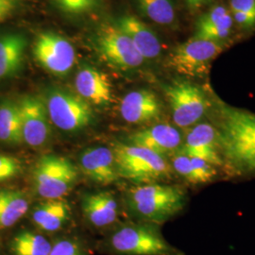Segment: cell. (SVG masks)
<instances>
[{
  "label": "cell",
  "mask_w": 255,
  "mask_h": 255,
  "mask_svg": "<svg viewBox=\"0 0 255 255\" xmlns=\"http://www.w3.org/2000/svg\"><path fill=\"white\" fill-rule=\"evenodd\" d=\"M207 119L217 129L222 168L230 176L255 175V114L233 107L212 93Z\"/></svg>",
  "instance_id": "obj_1"
},
{
  "label": "cell",
  "mask_w": 255,
  "mask_h": 255,
  "mask_svg": "<svg viewBox=\"0 0 255 255\" xmlns=\"http://www.w3.org/2000/svg\"><path fill=\"white\" fill-rule=\"evenodd\" d=\"M186 201L187 195L182 187L161 182L136 185L127 197L128 206L133 215L154 224L179 214Z\"/></svg>",
  "instance_id": "obj_2"
},
{
  "label": "cell",
  "mask_w": 255,
  "mask_h": 255,
  "mask_svg": "<svg viewBox=\"0 0 255 255\" xmlns=\"http://www.w3.org/2000/svg\"><path fill=\"white\" fill-rule=\"evenodd\" d=\"M112 150L119 177L137 185L157 183L171 177L173 169L166 158L146 148L116 143Z\"/></svg>",
  "instance_id": "obj_3"
},
{
  "label": "cell",
  "mask_w": 255,
  "mask_h": 255,
  "mask_svg": "<svg viewBox=\"0 0 255 255\" xmlns=\"http://www.w3.org/2000/svg\"><path fill=\"white\" fill-rule=\"evenodd\" d=\"M175 126L187 129L207 119L212 92L189 80H176L164 86Z\"/></svg>",
  "instance_id": "obj_4"
},
{
  "label": "cell",
  "mask_w": 255,
  "mask_h": 255,
  "mask_svg": "<svg viewBox=\"0 0 255 255\" xmlns=\"http://www.w3.org/2000/svg\"><path fill=\"white\" fill-rule=\"evenodd\" d=\"M110 246L121 255H183L171 246L154 223L129 224L115 232Z\"/></svg>",
  "instance_id": "obj_5"
},
{
  "label": "cell",
  "mask_w": 255,
  "mask_h": 255,
  "mask_svg": "<svg viewBox=\"0 0 255 255\" xmlns=\"http://www.w3.org/2000/svg\"><path fill=\"white\" fill-rule=\"evenodd\" d=\"M224 49V43L192 36L178 45L168 57L169 66L189 79H202L209 74L211 64Z\"/></svg>",
  "instance_id": "obj_6"
},
{
  "label": "cell",
  "mask_w": 255,
  "mask_h": 255,
  "mask_svg": "<svg viewBox=\"0 0 255 255\" xmlns=\"http://www.w3.org/2000/svg\"><path fill=\"white\" fill-rule=\"evenodd\" d=\"M33 182L39 196L46 200L61 199L77 182L78 169L67 158L42 156L33 169Z\"/></svg>",
  "instance_id": "obj_7"
},
{
  "label": "cell",
  "mask_w": 255,
  "mask_h": 255,
  "mask_svg": "<svg viewBox=\"0 0 255 255\" xmlns=\"http://www.w3.org/2000/svg\"><path fill=\"white\" fill-rule=\"evenodd\" d=\"M46 110L50 121L64 131H78L91 124L93 111L78 94L55 89L47 95Z\"/></svg>",
  "instance_id": "obj_8"
},
{
  "label": "cell",
  "mask_w": 255,
  "mask_h": 255,
  "mask_svg": "<svg viewBox=\"0 0 255 255\" xmlns=\"http://www.w3.org/2000/svg\"><path fill=\"white\" fill-rule=\"evenodd\" d=\"M96 45L101 57L119 69H134L145 62L130 39L118 26L109 24L101 26L97 34Z\"/></svg>",
  "instance_id": "obj_9"
},
{
  "label": "cell",
  "mask_w": 255,
  "mask_h": 255,
  "mask_svg": "<svg viewBox=\"0 0 255 255\" xmlns=\"http://www.w3.org/2000/svg\"><path fill=\"white\" fill-rule=\"evenodd\" d=\"M33 56L37 63L49 73L64 76L76 62L73 45L64 37L52 31L40 33L33 46Z\"/></svg>",
  "instance_id": "obj_10"
},
{
  "label": "cell",
  "mask_w": 255,
  "mask_h": 255,
  "mask_svg": "<svg viewBox=\"0 0 255 255\" xmlns=\"http://www.w3.org/2000/svg\"><path fill=\"white\" fill-rule=\"evenodd\" d=\"M127 141V144L144 147L165 158L181 150L183 134L176 126L158 123L130 133Z\"/></svg>",
  "instance_id": "obj_11"
},
{
  "label": "cell",
  "mask_w": 255,
  "mask_h": 255,
  "mask_svg": "<svg viewBox=\"0 0 255 255\" xmlns=\"http://www.w3.org/2000/svg\"><path fill=\"white\" fill-rule=\"evenodd\" d=\"M18 103L23 142L33 147L44 146L51 134L46 103L34 96H26Z\"/></svg>",
  "instance_id": "obj_12"
},
{
  "label": "cell",
  "mask_w": 255,
  "mask_h": 255,
  "mask_svg": "<svg viewBox=\"0 0 255 255\" xmlns=\"http://www.w3.org/2000/svg\"><path fill=\"white\" fill-rule=\"evenodd\" d=\"M180 152L205 160L219 168L223 167L217 129L207 119L186 129Z\"/></svg>",
  "instance_id": "obj_13"
},
{
  "label": "cell",
  "mask_w": 255,
  "mask_h": 255,
  "mask_svg": "<svg viewBox=\"0 0 255 255\" xmlns=\"http://www.w3.org/2000/svg\"><path fill=\"white\" fill-rule=\"evenodd\" d=\"M120 114L129 124L146 125L161 118L162 103L150 90H134L128 93L121 100Z\"/></svg>",
  "instance_id": "obj_14"
},
{
  "label": "cell",
  "mask_w": 255,
  "mask_h": 255,
  "mask_svg": "<svg viewBox=\"0 0 255 255\" xmlns=\"http://www.w3.org/2000/svg\"><path fill=\"white\" fill-rule=\"evenodd\" d=\"M80 164L82 173L97 183L107 185L119 179L115 156L108 147L85 149L80 157Z\"/></svg>",
  "instance_id": "obj_15"
},
{
  "label": "cell",
  "mask_w": 255,
  "mask_h": 255,
  "mask_svg": "<svg viewBox=\"0 0 255 255\" xmlns=\"http://www.w3.org/2000/svg\"><path fill=\"white\" fill-rule=\"evenodd\" d=\"M77 94L88 103L96 105L109 104L113 99L109 79L100 70L84 66L78 71L75 78Z\"/></svg>",
  "instance_id": "obj_16"
},
{
  "label": "cell",
  "mask_w": 255,
  "mask_h": 255,
  "mask_svg": "<svg viewBox=\"0 0 255 255\" xmlns=\"http://www.w3.org/2000/svg\"><path fill=\"white\" fill-rule=\"evenodd\" d=\"M117 26L127 34L145 61L153 60L161 55L162 44L159 37L136 16L124 15L119 18Z\"/></svg>",
  "instance_id": "obj_17"
},
{
  "label": "cell",
  "mask_w": 255,
  "mask_h": 255,
  "mask_svg": "<svg viewBox=\"0 0 255 255\" xmlns=\"http://www.w3.org/2000/svg\"><path fill=\"white\" fill-rule=\"evenodd\" d=\"M82 205L85 218L95 227L111 225L118 218V202L109 192L88 194L83 198Z\"/></svg>",
  "instance_id": "obj_18"
},
{
  "label": "cell",
  "mask_w": 255,
  "mask_h": 255,
  "mask_svg": "<svg viewBox=\"0 0 255 255\" xmlns=\"http://www.w3.org/2000/svg\"><path fill=\"white\" fill-rule=\"evenodd\" d=\"M69 204L61 199L46 200L32 212V220L38 228L46 233L57 232L70 219Z\"/></svg>",
  "instance_id": "obj_19"
},
{
  "label": "cell",
  "mask_w": 255,
  "mask_h": 255,
  "mask_svg": "<svg viewBox=\"0 0 255 255\" xmlns=\"http://www.w3.org/2000/svg\"><path fill=\"white\" fill-rule=\"evenodd\" d=\"M26 38L17 33L0 37V79L18 72L27 47Z\"/></svg>",
  "instance_id": "obj_20"
},
{
  "label": "cell",
  "mask_w": 255,
  "mask_h": 255,
  "mask_svg": "<svg viewBox=\"0 0 255 255\" xmlns=\"http://www.w3.org/2000/svg\"><path fill=\"white\" fill-rule=\"evenodd\" d=\"M27 197L18 190H0V229L11 227L28 210Z\"/></svg>",
  "instance_id": "obj_21"
},
{
  "label": "cell",
  "mask_w": 255,
  "mask_h": 255,
  "mask_svg": "<svg viewBox=\"0 0 255 255\" xmlns=\"http://www.w3.org/2000/svg\"><path fill=\"white\" fill-rule=\"evenodd\" d=\"M0 141L9 145L23 142L19 103L14 101L0 103Z\"/></svg>",
  "instance_id": "obj_22"
},
{
  "label": "cell",
  "mask_w": 255,
  "mask_h": 255,
  "mask_svg": "<svg viewBox=\"0 0 255 255\" xmlns=\"http://www.w3.org/2000/svg\"><path fill=\"white\" fill-rule=\"evenodd\" d=\"M140 12L161 26H171L176 22L177 12L174 0H136Z\"/></svg>",
  "instance_id": "obj_23"
},
{
  "label": "cell",
  "mask_w": 255,
  "mask_h": 255,
  "mask_svg": "<svg viewBox=\"0 0 255 255\" xmlns=\"http://www.w3.org/2000/svg\"><path fill=\"white\" fill-rule=\"evenodd\" d=\"M52 244L46 237L25 231L19 233L11 241V251L14 255H49Z\"/></svg>",
  "instance_id": "obj_24"
},
{
  "label": "cell",
  "mask_w": 255,
  "mask_h": 255,
  "mask_svg": "<svg viewBox=\"0 0 255 255\" xmlns=\"http://www.w3.org/2000/svg\"><path fill=\"white\" fill-rule=\"evenodd\" d=\"M230 9L224 5L217 4L203 12L196 22L195 30L221 25H234Z\"/></svg>",
  "instance_id": "obj_25"
},
{
  "label": "cell",
  "mask_w": 255,
  "mask_h": 255,
  "mask_svg": "<svg viewBox=\"0 0 255 255\" xmlns=\"http://www.w3.org/2000/svg\"><path fill=\"white\" fill-rule=\"evenodd\" d=\"M171 167L176 173L186 182L192 185H201L199 177L196 173L191 158L188 155L178 152L171 156Z\"/></svg>",
  "instance_id": "obj_26"
},
{
  "label": "cell",
  "mask_w": 255,
  "mask_h": 255,
  "mask_svg": "<svg viewBox=\"0 0 255 255\" xmlns=\"http://www.w3.org/2000/svg\"><path fill=\"white\" fill-rule=\"evenodd\" d=\"M58 9L70 14H82L95 9L99 0H50Z\"/></svg>",
  "instance_id": "obj_27"
},
{
  "label": "cell",
  "mask_w": 255,
  "mask_h": 255,
  "mask_svg": "<svg viewBox=\"0 0 255 255\" xmlns=\"http://www.w3.org/2000/svg\"><path fill=\"white\" fill-rule=\"evenodd\" d=\"M190 158H191L192 164L196 170V173L198 175L199 180L201 182V185L214 182L217 179L219 175L218 166L202 159L195 158V157H190Z\"/></svg>",
  "instance_id": "obj_28"
},
{
  "label": "cell",
  "mask_w": 255,
  "mask_h": 255,
  "mask_svg": "<svg viewBox=\"0 0 255 255\" xmlns=\"http://www.w3.org/2000/svg\"><path fill=\"white\" fill-rule=\"evenodd\" d=\"M49 255H84V252L76 240L63 238L52 244Z\"/></svg>",
  "instance_id": "obj_29"
},
{
  "label": "cell",
  "mask_w": 255,
  "mask_h": 255,
  "mask_svg": "<svg viewBox=\"0 0 255 255\" xmlns=\"http://www.w3.org/2000/svg\"><path fill=\"white\" fill-rule=\"evenodd\" d=\"M20 171L21 164L17 158L0 154V182L15 177Z\"/></svg>",
  "instance_id": "obj_30"
},
{
  "label": "cell",
  "mask_w": 255,
  "mask_h": 255,
  "mask_svg": "<svg viewBox=\"0 0 255 255\" xmlns=\"http://www.w3.org/2000/svg\"><path fill=\"white\" fill-rule=\"evenodd\" d=\"M230 11H243L255 16V0H229Z\"/></svg>",
  "instance_id": "obj_31"
},
{
  "label": "cell",
  "mask_w": 255,
  "mask_h": 255,
  "mask_svg": "<svg viewBox=\"0 0 255 255\" xmlns=\"http://www.w3.org/2000/svg\"><path fill=\"white\" fill-rule=\"evenodd\" d=\"M234 23L243 28H251L255 26V16L243 11H231Z\"/></svg>",
  "instance_id": "obj_32"
},
{
  "label": "cell",
  "mask_w": 255,
  "mask_h": 255,
  "mask_svg": "<svg viewBox=\"0 0 255 255\" xmlns=\"http://www.w3.org/2000/svg\"><path fill=\"white\" fill-rule=\"evenodd\" d=\"M212 0H185L186 6L191 12H197L209 4Z\"/></svg>",
  "instance_id": "obj_33"
},
{
  "label": "cell",
  "mask_w": 255,
  "mask_h": 255,
  "mask_svg": "<svg viewBox=\"0 0 255 255\" xmlns=\"http://www.w3.org/2000/svg\"><path fill=\"white\" fill-rule=\"evenodd\" d=\"M14 7V0H0V20L5 18Z\"/></svg>",
  "instance_id": "obj_34"
}]
</instances>
